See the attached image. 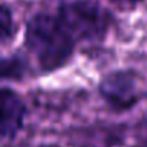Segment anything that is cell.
<instances>
[{
    "label": "cell",
    "instance_id": "obj_3",
    "mask_svg": "<svg viewBox=\"0 0 147 147\" xmlns=\"http://www.w3.org/2000/svg\"><path fill=\"white\" fill-rule=\"evenodd\" d=\"M101 94L115 110H127L140 100L138 78L134 72H113L102 81Z\"/></svg>",
    "mask_w": 147,
    "mask_h": 147
},
{
    "label": "cell",
    "instance_id": "obj_2",
    "mask_svg": "<svg viewBox=\"0 0 147 147\" xmlns=\"http://www.w3.org/2000/svg\"><path fill=\"white\" fill-rule=\"evenodd\" d=\"M56 13L77 42L102 38L111 26V15L97 3L77 0L61 6Z\"/></svg>",
    "mask_w": 147,
    "mask_h": 147
},
{
    "label": "cell",
    "instance_id": "obj_7",
    "mask_svg": "<svg viewBox=\"0 0 147 147\" xmlns=\"http://www.w3.org/2000/svg\"><path fill=\"white\" fill-rule=\"evenodd\" d=\"M140 147H147V120L141 125V137H140Z\"/></svg>",
    "mask_w": 147,
    "mask_h": 147
},
{
    "label": "cell",
    "instance_id": "obj_6",
    "mask_svg": "<svg viewBox=\"0 0 147 147\" xmlns=\"http://www.w3.org/2000/svg\"><path fill=\"white\" fill-rule=\"evenodd\" d=\"M13 18H12V13L10 10L7 9L6 5H3L2 7V42L6 43V40L13 36Z\"/></svg>",
    "mask_w": 147,
    "mask_h": 147
},
{
    "label": "cell",
    "instance_id": "obj_4",
    "mask_svg": "<svg viewBox=\"0 0 147 147\" xmlns=\"http://www.w3.org/2000/svg\"><path fill=\"white\" fill-rule=\"evenodd\" d=\"M26 107L22 98L12 90L2 91V137L3 140L13 138L23 125Z\"/></svg>",
    "mask_w": 147,
    "mask_h": 147
},
{
    "label": "cell",
    "instance_id": "obj_8",
    "mask_svg": "<svg viewBox=\"0 0 147 147\" xmlns=\"http://www.w3.org/2000/svg\"><path fill=\"white\" fill-rule=\"evenodd\" d=\"M113 3H117V5H121V6H133V5H137L141 0H110Z\"/></svg>",
    "mask_w": 147,
    "mask_h": 147
},
{
    "label": "cell",
    "instance_id": "obj_1",
    "mask_svg": "<svg viewBox=\"0 0 147 147\" xmlns=\"http://www.w3.org/2000/svg\"><path fill=\"white\" fill-rule=\"evenodd\" d=\"M25 42L43 71L63 66L78 43L56 12L35 15L28 22Z\"/></svg>",
    "mask_w": 147,
    "mask_h": 147
},
{
    "label": "cell",
    "instance_id": "obj_5",
    "mask_svg": "<svg viewBox=\"0 0 147 147\" xmlns=\"http://www.w3.org/2000/svg\"><path fill=\"white\" fill-rule=\"evenodd\" d=\"M23 72V65L19 63L18 58H10V59H3V78H18Z\"/></svg>",
    "mask_w": 147,
    "mask_h": 147
}]
</instances>
